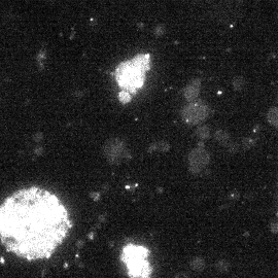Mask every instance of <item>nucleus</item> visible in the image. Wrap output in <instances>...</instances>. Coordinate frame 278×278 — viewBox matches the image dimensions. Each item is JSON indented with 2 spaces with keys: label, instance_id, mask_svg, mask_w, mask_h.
<instances>
[{
  "label": "nucleus",
  "instance_id": "nucleus-3",
  "mask_svg": "<svg viewBox=\"0 0 278 278\" xmlns=\"http://www.w3.org/2000/svg\"><path fill=\"white\" fill-rule=\"evenodd\" d=\"M147 251L139 246L130 245L124 249L123 259L129 273L134 278H148L149 267L146 263Z\"/></svg>",
  "mask_w": 278,
  "mask_h": 278
},
{
  "label": "nucleus",
  "instance_id": "nucleus-6",
  "mask_svg": "<svg viewBox=\"0 0 278 278\" xmlns=\"http://www.w3.org/2000/svg\"><path fill=\"white\" fill-rule=\"evenodd\" d=\"M268 121L271 125L278 127V107L272 108L268 113Z\"/></svg>",
  "mask_w": 278,
  "mask_h": 278
},
{
  "label": "nucleus",
  "instance_id": "nucleus-5",
  "mask_svg": "<svg viewBox=\"0 0 278 278\" xmlns=\"http://www.w3.org/2000/svg\"><path fill=\"white\" fill-rule=\"evenodd\" d=\"M200 91V87L198 84L197 81L193 83L192 84H190L189 88L185 90V97H187V100H193L197 97L198 93Z\"/></svg>",
  "mask_w": 278,
  "mask_h": 278
},
{
  "label": "nucleus",
  "instance_id": "nucleus-2",
  "mask_svg": "<svg viewBox=\"0 0 278 278\" xmlns=\"http://www.w3.org/2000/svg\"><path fill=\"white\" fill-rule=\"evenodd\" d=\"M149 68V57L138 56L134 60L122 64L116 70V81L127 92H135L142 86L144 73Z\"/></svg>",
  "mask_w": 278,
  "mask_h": 278
},
{
  "label": "nucleus",
  "instance_id": "nucleus-1",
  "mask_svg": "<svg viewBox=\"0 0 278 278\" xmlns=\"http://www.w3.org/2000/svg\"><path fill=\"white\" fill-rule=\"evenodd\" d=\"M71 228L65 206L39 187L21 190L0 205V240L28 261L50 258Z\"/></svg>",
  "mask_w": 278,
  "mask_h": 278
},
{
  "label": "nucleus",
  "instance_id": "nucleus-4",
  "mask_svg": "<svg viewBox=\"0 0 278 278\" xmlns=\"http://www.w3.org/2000/svg\"><path fill=\"white\" fill-rule=\"evenodd\" d=\"M208 115V108L203 103H190L184 110L185 121L190 124H198L203 122Z\"/></svg>",
  "mask_w": 278,
  "mask_h": 278
},
{
  "label": "nucleus",
  "instance_id": "nucleus-7",
  "mask_svg": "<svg viewBox=\"0 0 278 278\" xmlns=\"http://www.w3.org/2000/svg\"><path fill=\"white\" fill-rule=\"evenodd\" d=\"M120 99L123 103H127L131 100V95L128 92H122L120 94Z\"/></svg>",
  "mask_w": 278,
  "mask_h": 278
}]
</instances>
